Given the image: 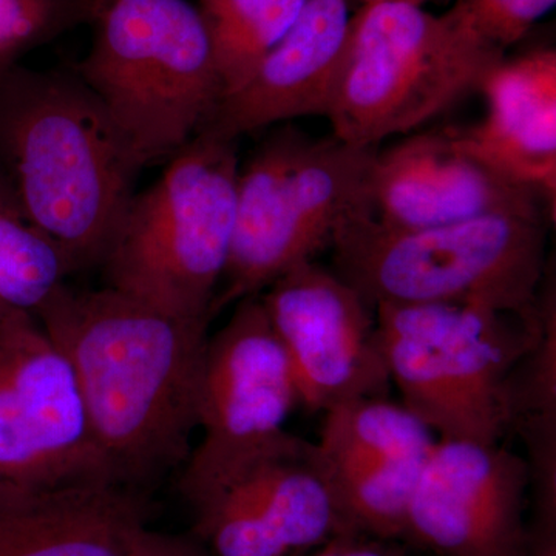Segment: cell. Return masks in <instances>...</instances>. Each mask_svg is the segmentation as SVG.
<instances>
[{
	"mask_svg": "<svg viewBox=\"0 0 556 556\" xmlns=\"http://www.w3.org/2000/svg\"><path fill=\"white\" fill-rule=\"evenodd\" d=\"M308 413L388 397L391 380L375 309L332 269L300 263L258 294Z\"/></svg>",
	"mask_w": 556,
	"mask_h": 556,
	"instance_id": "7c38bea8",
	"label": "cell"
},
{
	"mask_svg": "<svg viewBox=\"0 0 556 556\" xmlns=\"http://www.w3.org/2000/svg\"><path fill=\"white\" fill-rule=\"evenodd\" d=\"M486 39L501 49L514 46L541 17L554 9L556 0H456Z\"/></svg>",
	"mask_w": 556,
	"mask_h": 556,
	"instance_id": "7402d4cb",
	"label": "cell"
},
{
	"mask_svg": "<svg viewBox=\"0 0 556 556\" xmlns=\"http://www.w3.org/2000/svg\"><path fill=\"white\" fill-rule=\"evenodd\" d=\"M306 0H199L225 94L243 86L285 38ZM223 94V97H225Z\"/></svg>",
	"mask_w": 556,
	"mask_h": 556,
	"instance_id": "ffe728a7",
	"label": "cell"
},
{
	"mask_svg": "<svg viewBox=\"0 0 556 556\" xmlns=\"http://www.w3.org/2000/svg\"><path fill=\"white\" fill-rule=\"evenodd\" d=\"M543 302L544 285L536 309L526 316L445 303H380L376 332L401 404L438 439L503 442L508 378L535 338Z\"/></svg>",
	"mask_w": 556,
	"mask_h": 556,
	"instance_id": "ba28073f",
	"label": "cell"
},
{
	"mask_svg": "<svg viewBox=\"0 0 556 556\" xmlns=\"http://www.w3.org/2000/svg\"><path fill=\"white\" fill-rule=\"evenodd\" d=\"M144 493L110 481L0 485V556H130Z\"/></svg>",
	"mask_w": 556,
	"mask_h": 556,
	"instance_id": "e0dca14e",
	"label": "cell"
},
{
	"mask_svg": "<svg viewBox=\"0 0 556 556\" xmlns=\"http://www.w3.org/2000/svg\"><path fill=\"white\" fill-rule=\"evenodd\" d=\"M504 60L459 2L439 16L412 3L364 5L351 16L325 118L340 141L378 148L481 93Z\"/></svg>",
	"mask_w": 556,
	"mask_h": 556,
	"instance_id": "277c9868",
	"label": "cell"
},
{
	"mask_svg": "<svg viewBox=\"0 0 556 556\" xmlns=\"http://www.w3.org/2000/svg\"><path fill=\"white\" fill-rule=\"evenodd\" d=\"M72 273L58 244L28 219L0 175V325L36 317Z\"/></svg>",
	"mask_w": 556,
	"mask_h": 556,
	"instance_id": "d6986e66",
	"label": "cell"
},
{
	"mask_svg": "<svg viewBox=\"0 0 556 556\" xmlns=\"http://www.w3.org/2000/svg\"><path fill=\"white\" fill-rule=\"evenodd\" d=\"M78 481L115 482L67 358L38 318L17 314L0 325V485Z\"/></svg>",
	"mask_w": 556,
	"mask_h": 556,
	"instance_id": "30bf717a",
	"label": "cell"
},
{
	"mask_svg": "<svg viewBox=\"0 0 556 556\" xmlns=\"http://www.w3.org/2000/svg\"><path fill=\"white\" fill-rule=\"evenodd\" d=\"M142 167L75 68L0 75V175L73 274L104 262Z\"/></svg>",
	"mask_w": 556,
	"mask_h": 556,
	"instance_id": "7a4b0ae2",
	"label": "cell"
},
{
	"mask_svg": "<svg viewBox=\"0 0 556 556\" xmlns=\"http://www.w3.org/2000/svg\"><path fill=\"white\" fill-rule=\"evenodd\" d=\"M546 244L544 217L495 214L394 229L364 208L336 233L332 270L372 309L445 303L526 316L536 309L547 276Z\"/></svg>",
	"mask_w": 556,
	"mask_h": 556,
	"instance_id": "3957f363",
	"label": "cell"
},
{
	"mask_svg": "<svg viewBox=\"0 0 556 556\" xmlns=\"http://www.w3.org/2000/svg\"><path fill=\"white\" fill-rule=\"evenodd\" d=\"M486 115L459 130L466 144L522 185L538 190L555 217L556 51L504 60L485 79Z\"/></svg>",
	"mask_w": 556,
	"mask_h": 556,
	"instance_id": "ac0fdd59",
	"label": "cell"
},
{
	"mask_svg": "<svg viewBox=\"0 0 556 556\" xmlns=\"http://www.w3.org/2000/svg\"><path fill=\"white\" fill-rule=\"evenodd\" d=\"M36 318L72 367L113 481L144 493L185 467L200 426L208 321L170 316L113 288L67 283Z\"/></svg>",
	"mask_w": 556,
	"mask_h": 556,
	"instance_id": "6da1fadb",
	"label": "cell"
},
{
	"mask_svg": "<svg viewBox=\"0 0 556 556\" xmlns=\"http://www.w3.org/2000/svg\"><path fill=\"white\" fill-rule=\"evenodd\" d=\"M299 405L283 346L257 295L237 302L228 324L208 336L200 391L203 439L179 478L185 500L268 448L287 433Z\"/></svg>",
	"mask_w": 556,
	"mask_h": 556,
	"instance_id": "9c48e42d",
	"label": "cell"
},
{
	"mask_svg": "<svg viewBox=\"0 0 556 556\" xmlns=\"http://www.w3.org/2000/svg\"><path fill=\"white\" fill-rule=\"evenodd\" d=\"M239 141L200 131L135 193L100 268L105 287L170 316L214 317L237 214Z\"/></svg>",
	"mask_w": 556,
	"mask_h": 556,
	"instance_id": "5b68a950",
	"label": "cell"
},
{
	"mask_svg": "<svg viewBox=\"0 0 556 556\" xmlns=\"http://www.w3.org/2000/svg\"><path fill=\"white\" fill-rule=\"evenodd\" d=\"M526 457L500 444L438 439L408 508L405 543L437 556H532Z\"/></svg>",
	"mask_w": 556,
	"mask_h": 556,
	"instance_id": "4fadbf2b",
	"label": "cell"
},
{
	"mask_svg": "<svg viewBox=\"0 0 556 556\" xmlns=\"http://www.w3.org/2000/svg\"><path fill=\"white\" fill-rule=\"evenodd\" d=\"M195 544L197 540L164 535V533L152 532L146 527L139 533L130 556H190Z\"/></svg>",
	"mask_w": 556,
	"mask_h": 556,
	"instance_id": "cb8c5ba5",
	"label": "cell"
},
{
	"mask_svg": "<svg viewBox=\"0 0 556 556\" xmlns=\"http://www.w3.org/2000/svg\"><path fill=\"white\" fill-rule=\"evenodd\" d=\"M402 543L342 532L306 556H405Z\"/></svg>",
	"mask_w": 556,
	"mask_h": 556,
	"instance_id": "603a6c76",
	"label": "cell"
},
{
	"mask_svg": "<svg viewBox=\"0 0 556 556\" xmlns=\"http://www.w3.org/2000/svg\"><path fill=\"white\" fill-rule=\"evenodd\" d=\"M93 0H0V75L90 20Z\"/></svg>",
	"mask_w": 556,
	"mask_h": 556,
	"instance_id": "44dd1931",
	"label": "cell"
},
{
	"mask_svg": "<svg viewBox=\"0 0 556 556\" xmlns=\"http://www.w3.org/2000/svg\"><path fill=\"white\" fill-rule=\"evenodd\" d=\"M350 21L348 0H306L291 30L200 131L239 141L273 124L327 116Z\"/></svg>",
	"mask_w": 556,
	"mask_h": 556,
	"instance_id": "2e32d148",
	"label": "cell"
},
{
	"mask_svg": "<svg viewBox=\"0 0 556 556\" xmlns=\"http://www.w3.org/2000/svg\"><path fill=\"white\" fill-rule=\"evenodd\" d=\"M186 503L211 556H306L345 532L316 442L289 431Z\"/></svg>",
	"mask_w": 556,
	"mask_h": 556,
	"instance_id": "8fae6325",
	"label": "cell"
},
{
	"mask_svg": "<svg viewBox=\"0 0 556 556\" xmlns=\"http://www.w3.org/2000/svg\"><path fill=\"white\" fill-rule=\"evenodd\" d=\"M426 0H362L364 5H375V3H412V5H424Z\"/></svg>",
	"mask_w": 556,
	"mask_h": 556,
	"instance_id": "d4e9b609",
	"label": "cell"
},
{
	"mask_svg": "<svg viewBox=\"0 0 556 556\" xmlns=\"http://www.w3.org/2000/svg\"><path fill=\"white\" fill-rule=\"evenodd\" d=\"M378 149L334 135L314 138L291 124L260 142L240 164L236 229L214 316L331 249L343 222L367 208L368 172Z\"/></svg>",
	"mask_w": 556,
	"mask_h": 556,
	"instance_id": "52a82bcc",
	"label": "cell"
},
{
	"mask_svg": "<svg viewBox=\"0 0 556 556\" xmlns=\"http://www.w3.org/2000/svg\"><path fill=\"white\" fill-rule=\"evenodd\" d=\"M437 442L390 397L357 399L324 413L316 445L343 530L405 543L409 504Z\"/></svg>",
	"mask_w": 556,
	"mask_h": 556,
	"instance_id": "5bb4252c",
	"label": "cell"
},
{
	"mask_svg": "<svg viewBox=\"0 0 556 556\" xmlns=\"http://www.w3.org/2000/svg\"><path fill=\"white\" fill-rule=\"evenodd\" d=\"M90 49L73 65L142 164L172 159L217 109L225 84L189 0H93Z\"/></svg>",
	"mask_w": 556,
	"mask_h": 556,
	"instance_id": "8992f818",
	"label": "cell"
},
{
	"mask_svg": "<svg viewBox=\"0 0 556 556\" xmlns=\"http://www.w3.org/2000/svg\"><path fill=\"white\" fill-rule=\"evenodd\" d=\"M367 208L394 229L434 228L495 214L551 217L538 190L482 159L452 127L378 149L368 172Z\"/></svg>",
	"mask_w": 556,
	"mask_h": 556,
	"instance_id": "9a60e30c",
	"label": "cell"
}]
</instances>
